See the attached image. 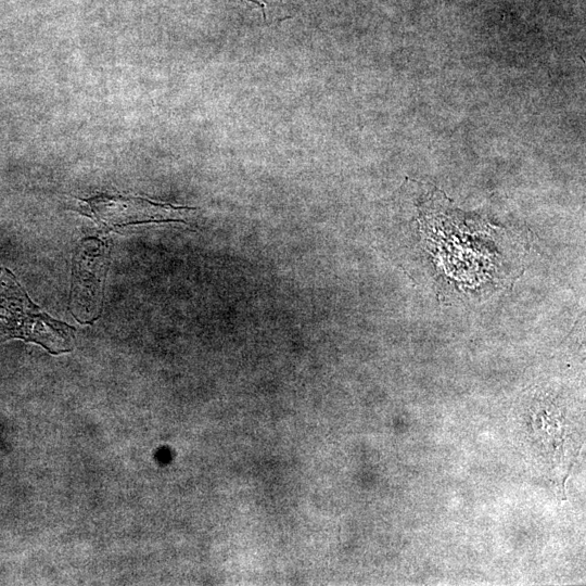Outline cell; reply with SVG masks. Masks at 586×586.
I'll return each instance as SVG.
<instances>
[{
  "mask_svg": "<svg viewBox=\"0 0 586 586\" xmlns=\"http://www.w3.org/2000/svg\"><path fill=\"white\" fill-rule=\"evenodd\" d=\"M110 252L109 242L95 237L82 239L76 247L69 308L80 323H92L101 314Z\"/></svg>",
  "mask_w": 586,
  "mask_h": 586,
  "instance_id": "cell-3",
  "label": "cell"
},
{
  "mask_svg": "<svg viewBox=\"0 0 586 586\" xmlns=\"http://www.w3.org/2000/svg\"><path fill=\"white\" fill-rule=\"evenodd\" d=\"M75 329L44 313L27 295L13 272L0 268V343L20 339L52 355L73 349Z\"/></svg>",
  "mask_w": 586,
  "mask_h": 586,
  "instance_id": "cell-1",
  "label": "cell"
},
{
  "mask_svg": "<svg viewBox=\"0 0 586 586\" xmlns=\"http://www.w3.org/2000/svg\"><path fill=\"white\" fill-rule=\"evenodd\" d=\"M79 212L92 219L100 230L139 224L183 222L182 216L194 207L176 206L141 196L98 194L79 200Z\"/></svg>",
  "mask_w": 586,
  "mask_h": 586,
  "instance_id": "cell-2",
  "label": "cell"
}]
</instances>
